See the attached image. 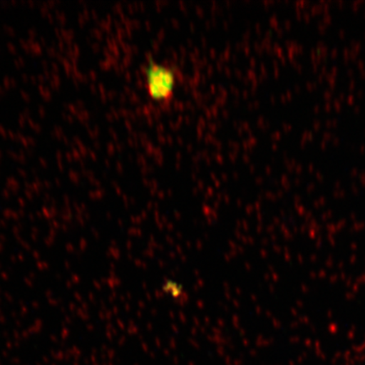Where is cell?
Segmentation results:
<instances>
[{
  "instance_id": "cell-1",
  "label": "cell",
  "mask_w": 365,
  "mask_h": 365,
  "mask_svg": "<svg viewBox=\"0 0 365 365\" xmlns=\"http://www.w3.org/2000/svg\"><path fill=\"white\" fill-rule=\"evenodd\" d=\"M145 88L150 98L158 103H168L175 96L180 73L165 63L150 61L145 67Z\"/></svg>"
}]
</instances>
